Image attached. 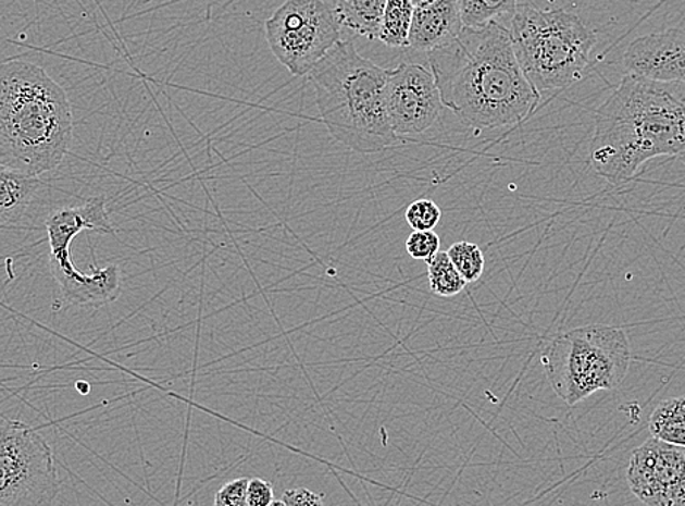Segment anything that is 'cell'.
Instances as JSON below:
<instances>
[{
	"mask_svg": "<svg viewBox=\"0 0 685 506\" xmlns=\"http://www.w3.org/2000/svg\"><path fill=\"white\" fill-rule=\"evenodd\" d=\"M445 108L476 129L521 125L541 104L500 23L465 27L450 45L428 53Z\"/></svg>",
	"mask_w": 685,
	"mask_h": 506,
	"instance_id": "1",
	"label": "cell"
},
{
	"mask_svg": "<svg viewBox=\"0 0 685 506\" xmlns=\"http://www.w3.org/2000/svg\"><path fill=\"white\" fill-rule=\"evenodd\" d=\"M661 156H685V85L625 74L597 110L590 164L620 186Z\"/></svg>",
	"mask_w": 685,
	"mask_h": 506,
	"instance_id": "2",
	"label": "cell"
},
{
	"mask_svg": "<svg viewBox=\"0 0 685 506\" xmlns=\"http://www.w3.org/2000/svg\"><path fill=\"white\" fill-rule=\"evenodd\" d=\"M74 113L65 88L36 63L11 61L0 72V165L40 177L70 152Z\"/></svg>",
	"mask_w": 685,
	"mask_h": 506,
	"instance_id": "3",
	"label": "cell"
},
{
	"mask_svg": "<svg viewBox=\"0 0 685 506\" xmlns=\"http://www.w3.org/2000/svg\"><path fill=\"white\" fill-rule=\"evenodd\" d=\"M390 70L357 52L354 42L339 41L310 72L321 121L334 139L361 155L394 146L386 104Z\"/></svg>",
	"mask_w": 685,
	"mask_h": 506,
	"instance_id": "4",
	"label": "cell"
},
{
	"mask_svg": "<svg viewBox=\"0 0 685 506\" xmlns=\"http://www.w3.org/2000/svg\"><path fill=\"white\" fill-rule=\"evenodd\" d=\"M509 29L519 65L539 95L581 81L597 45V34L577 15L541 10L532 0L518 3Z\"/></svg>",
	"mask_w": 685,
	"mask_h": 506,
	"instance_id": "5",
	"label": "cell"
},
{
	"mask_svg": "<svg viewBox=\"0 0 685 506\" xmlns=\"http://www.w3.org/2000/svg\"><path fill=\"white\" fill-rule=\"evenodd\" d=\"M630 361L627 334L611 325H586L559 334L541 355L552 390L570 407L598 391L619 388Z\"/></svg>",
	"mask_w": 685,
	"mask_h": 506,
	"instance_id": "6",
	"label": "cell"
},
{
	"mask_svg": "<svg viewBox=\"0 0 685 506\" xmlns=\"http://www.w3.org/2000/svg\"><path fill=\"white\" fill-rule=\"evenodd\" d=\"M57 462L37 429L20 420L0 424V506H54L59 491Z\"/></svg>",
	"mask_w": 685,
	"mask_h": 506,
	"instance_id": "7",
	"label": "cell"
},
{
	"mask_svg": "<svg viewBox=\"0 0 685 506\" xmlns=\"http://www.w3.org/2000/svg\"><path fill=\"white\" fill-rule=\"evenodd\" d=\"M340 28L327 0H287L265 24L271 52L294 76L309 75L327 57Z\"/></svg>",
	"mask_w": 685,
	"mask_h": 506,
	"instance_id": "8",
	"label": "cell"
},
{
	"mask_svg": "<svg viewBox=\"0 0 685 506\" xmlns=\"http://www.w3.org/2000/svg\"><path fill=\"white\" fill-rule=\"evenodd\" d=\"M45 225L50 248V271L61 291L62 304L97 309L117 300L122 293L119 266L112 263L83 272L76 270L72 261V242L87 230L84 221L65 212H54L47 217Z\"/></svg>",
	"mask_w": 685,
	"mask_h": 506,
	"instance_id": "9",
	"label": "cell"
},
{
	"mask_svg": "<svg viewBox=\"0 0 685 506\" xmlns=\"http://www.w3.org/2000/svg\"><path fill=\"white\" fill-rule=\"evenodd\" d=\"M387 113L398 138L429 129L445 109L436 76L416 63L390 70L386 87Z\"/></svg>",
	"mask_w": 685,
	"mask_h": 506,
	"instance_id": "10",
	"label": "cell"
},
{
	"mask_svg": "<svg viewBox=\"0 0 685 506\" xmlns=\"http://www.w3.org/2000/svg\"><path fill=\"white\" fill-rule=\"evenodd\" d=\"M627 482L646 506H685V446L649 437L630 457Z\"/></svg>",
	"mask_w": 685,
	"mask_h": 506,
	"instance_id": "11",
	"label": "cell"
},
{
	"mask_svg": "<svg viewBox=\"0 0 685 506\" xmlns=\"http://www.w3.org/2000/svg\"><path fill=\"white\" fill-rule=\"evenodd\" d=\"M630 75L685 85V32L668 29L636 38L625 50Z\"/></svg>",
	"mask_w": 685,
	"mask_h": 506,
	"instance_id": "12",
	"label": "cell"
},
{
	"mask_svg": "<svg viewBox=\"0 0 685 506\" xmlns=\"http://www.w3.org/2000/svg\"><path fill=\"white\" fill-rule=\"evenodd\" d=\"M465 28L459 0H434L416 7L408 37V48L433 52L450 45Z\"/></svg>",
	"mask_w": 685,
	"mask_h": 506,
	"instance_id": "13",
	"label": "cell"
},
{
	"mask_svg": "<svg viewBox=\"0 0 685 506\" xmlns=\"http://www.w3.org/2000/svg\"><path fill=\"white\" fill-rule=\"evenodd\" d=\"M42 186L40 177L15 172L0 165V224L15 227Z\"/></svg>",
	"mask_w": 685,
	"mask_h": 506,
	"instance_id": "14",
	"label": "cell"
},
{
	"mask_svg": "<svg viewBox=\"0 0 685 506\" xmlns=\"http://www.w3.org/2000/svg\"><path fill=\"white\" fill-rule=\"evenodd\" d=\"M387 0H338L335 12L339 24L369 40L381 37Z\"/></svg>",
	"mask_w": 685,
	"mask_h": 506,
	"instance_id": "15",
	"label": "cell"
},
{
	"mask_svg": "<svg viewBox=\"0 0 685 506\" xmlns=\"http://www.w3.org/2000/svg\"><path fill=\"white\" fill-rule=\"evenodd\" d=\"M649 431L659 441L685 446V397L659 404L650 416Z\"/></svg>",
	"mask_w": 685,
	"mask_h": 506,
	"instance_id": "16",
	"label": "cell"
},
{
	"mask_svg": "<svg viewBox=\"0 0 685 506\" xmlns=\"http://www.w3.org/2000/svg\"><path fill=\"white\" fill-rule=\"evenodd\" d=\"M414 11L411 0H387L378 40L389 48H408Z\"/></svg>",
	"mask_w": 685,
	"mask_h": 506,
	"instance_id": "17",
	"label": "cell"
},
{
	"mask_svg": "<svg viewBox=\"0 0 685 506\" xmlns=\"http://www.w3.org/2000/svg\"><path fill=\"white\" fill-rule=\"evenodd\" d=\"M518 3V0H459V8L465 27L478 28L503 24L506 18L512 21Z\"/></svg>",
	"mask_w": 685,
	"mask_h": 506,
	"instance_id": "18",
	"label": "cell"
},
{
	"mask_svg": "<svg viewBox=\"0 0 685 506\" xmlns=\"http://www.w3.org/2000/svg\"><path fill=\"white\" fill-rule=\"evenodd\" d=\"M427 263L429 291L438 297H454L465 291L466 282L459 274L448 252L434 255Z\"/></svg>",
	"mask_w": 685,
	"mask_h": 506,
	"instance_id": "19",
	"label": "cell"
},
{
	"mask_svg": "<svg viewBox=\"0 0 685 506\" xmlns=\"http://www.w3.org/2000/svg\"><path fill=\"white\" fill-rule=\"evenodd\" d=\"M449 258L466 283L478 282L485 270L483 250L472 242H457L448 249Z\"/></svg>",
	"mask_w": 685,
	"mask_h": 506,
	"instance_id": "20",
	"label": "cell"
},
{
	"mask_svg": "<svg viewBox=\"0 0 685 506\" xmlns=\"http://www.w3.org/2000/svg\"><path fill=\"white\" fill-rule=\"evenodd\" d=\"M440 219V207L427 198L416 199L406 211L407 223L412 230H434Z\"/></svg>",
	"mask_w": 685,
	"mask_h": 506,
	"instance_id": "21",
	"label": "cell"
},
{
	"mask_svg": "<svg viewBox=\"0 0 685 506\" xmlns=\"http://www.w3.org/2000/svg\"><path fill=\"white\" fill-rule=\"evenodd\" d=\"M406 246L412 259L427 262L440 252V237L434 230H414L408 236Z\"/></svg>",
	"mask_w": 685,
	"mask_h": 506,
	"instance_id": "22",
	"label": "cell"
},
{
	"mask_svg": "<svg viewBox=\"0 0 685 506\" xmlns=\"http://www.w3.org/2000/svg\"><path fill=\"white\" fill-rule=\"evenodd\" d=\"M249 482L250 479L240 478L225 483L224 486L216 492L214 506H249Z\"/></svg>",
	"mask_w": 685,
	"mask_h": 506,
	"instance_id": "23",
	"label": "cell"
},
{
	"mask_svg": "<svg viewBox=\"0 0 685 506\" xmlns=\"http://www.w3.org/2000/svg\"><path fill=\"white\" fill-rule=\"evenodd\" d=\"M274 497V486L266 480L253 478L250 479L248 489L249 506H270Z\"/></svg>",
	"mask_w": 685,
	"mask_h": 506,
	"instance_id": "24",
	"label": "cell"
},
{
	"mask_svg": "<svg viewBox=\"0 0 685 506\" xmlns=\"http://www.w3.org/2000/svg\"><path fill=\"white\" fill-rule=\"evenodd\" d=\"M283 501L285 506H326L321 495L306 488L288 489Z\"/></svg>",
	"mask_w": 685,
	"mask_h": 506,
	"instance_id": "25",
	"label": "cell"
},
{
	"mask_svg": "<svg viewBox=\"0 0 685 506\" xmlns=\"http://www.w3.org/2000/svg\"><path fill=\"white\" fill-rule=\"evenodd\" d=\"M412 5L416 7H423V5H427V3H432L434 2V0H411Z\"/></svg>",
	"mask_w": 685,
	"mask_h": 506,
	"instance_id": "26",
	"label": "cell"
},
{
	"mask_svg": "<svg viewBox=\"0 0 685 506\" xmlns=\"http://www.w3.org/2000/svg\"><path fill=\"white\" fill-rule=\"evenodd\" d=\"M270 506H285L283 499L274 501Z\"/></svg>",
	"mask_w": 685,
	"mask_h": 506,
	"instance_id": "27",
	"label": "cell"
},
{
	"mask_svg": "<svg viewBox=\"0 0 685 506\" xmlns=\"http://www.w3.org/2000/svg\"><path fill=\"white\" fill-rule=\"evenodd\" d=\"M548 2L555 3V2H556V0H548Z\"/></svg>",
	"mask_w": 685,
	"mask_h": 506,
	"instance_id": "28",
	"label": "cell"
}]
</instances>
